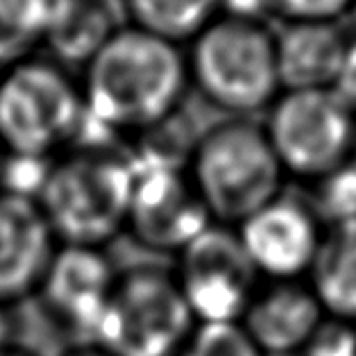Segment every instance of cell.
<instances>
[{"label":"cell","instance_id":"cell-1","mask_svg":"<svg viewBox=\"0 0 356 356\" xmlns=\"http://www.w3.org/2000/svg\"><path fill=\"white\" fill-rule=\"evenodd\" d=\"M188 66L175 43L143 30H116L89 62L82 82L86 132L145 136L175 116Z\"/></svg>","mask_w":356,"mask_h":356},{"label":"cell","instance_id":"cell-2","mask_svg":"<svg viewBox=\"0 0 356 356\" xmlns=\"http://www.w3.org/2000/svg\"><path fill=\"white\" fill-rule=\"evenodd\" d=\"M132 163L114 145H73L53 159L37 195L59 245L105 250L127 229Z\"/></svg>","mask_w":356,"mask_h":356},{"label":"cell","instance_id":"cell-3","mask_svg":"<svg viewBox=\"0 0 356 356\" xmlns=\"http://www.w3.org/2000/svg\"><path fill=\"white\" fill-rule=\"evenodd\" d=\"M186 170L211 220L227 227H238L289 191L264 125L250 118H229L207 129L193 143Z\"/></svg>","mask_w":356,"mask_h":356},{"label":"cell","instance_id":"cell-4","mask_svg":"<svg viewBox=\"0 0 356 356\" xmlns=\"http://www.w3.org/2000/svg\"><path fill=\"white\" fill-rule=\"evenodd\" d=\"M188 80L232 118L268 111L280 98L275 34L261 21L222 14L193 39Z\"/></svg>","mask_w":356,"mask_h":356},{"label":"cell","instance_id":"cell-5","mask_svg":"<svg viewBox=\"0 0 356 356\" xmlns=\"http://www.w3.org/2000/svg\"><path fill=\"white\" fill-rule=\"evenodd\" d=\"M82 86L50 59H21L0 75V147L7 157L55 159L82 134Z\"/></svg>","mask_w":356,"mask_h":356},{"label":"cell","instance_id":"cell-6","mask_svg":"<svg viewBox=\"0 0 356 356\" xmlns=\"http://www.w3.org/2000/svg\"><path fill=\"white\" fill-rule=\"evenodd\" d=\"M188 150L141 136L129 147L132 200L127 229L141 248L159 254H179L213 220L188 177Z\"/></svg>","mask_w":356,"mask_h":356},{"label":"cell","instance_id":"cell-7","mask_svg":"<svg viewBox=\"0 0 356 356\" xmlns=\"http://www.w3.org/2000/svg\"><path fill=\"white\" fill-rule=\"evenodd\" d=\"M195 325L170 268L138 264L118 273L91 345L111 356H177Z\"/></svg>","mask_w":356,"mask_h":356},{"label":"cell","instance_id":"cell-8","mask_svg":"<svg viewBox=\"0 0 356 356\" xmlns=\"http://www.w3.org/2000/svg\"><path fill=\"white\" fill-rule=\"evenodd\" d=\"M264 129L289 181L302 186L356 159V111L332 89L282 91Z\"/></svg>","mask_w":356,"mask_h":356},{"label":"cell","instance_id":"cell-9","mask_svg":"<svg viewBox=\"0 0 356 356\" xmlns=\"http://www.w3.org/2000/svg\"><path fill=\"white\" fill-rule=\"evenodd\" d=\"M170 270L195 323H241L261 284L236 229L218 222L175 254Z\"/></svg>","mask_w":356,"mask_h":356},{"label":"cell","instance_id":"cell-10","mask_svg":"<svg viewBox=\"0 0 356 356\" xmlns=\"http://www.w3.org/2000/svg\"><path fill=\"white\" fill-rule=\"evenodd\" d=\"M234 229L261 282L309 280L327 238L325 222L309 197L291 191Z\"/></svg>","mask_w":356,"mask_h":356},{"label":"cell","instance_id":"cell-11","mask_svg":"<svg viewBox=\"0 0 356 356\" xmlns=\"http://www.w3.org/2000/svg\"><path fill=\"white\" fill-rule=\"evenodd\" d=\"M118 273L105 250L59 245L37 291V300L43 314L75 338V345L93 343Z\"/></svg>","mask_w":356,"mask_h":356},{"label":"cell","instance_id":"cell-12","mask_svg":"<svg viewBox=\"0 0 356 356\" xmlns=\"http://www.w3.org/2000/svg\"><path fill=\"white\" fill-rule=\"evenodd\" d=\"M57 248L37 200L0 191V302L37 298Z\"/></svg>","mask_w":356,"mask_h":356},{"label":"cell","instance_id":"cell-13","mask_svg":"<svg viewBox=\"0 0 356 356\" xmlns=\"http://www.w3.org/2000/svg\"><path fill=\"white\" fill-rule=\"evenodd\" d=\"M327 320L307 280L261 282L241 318V327L266 356H300Z\"/></svg>","mask_w":356,"mask_h":356},{"label":"cell","instance_id":"cell-14","mask_svg":"<svg viewBox=\"0 0 356 356\" xmlns=\"http://www.w3.org/2000/svg\"><path fill=\"white\" fill-rule=\"evenodd\" d=\"M350 37L338 23H286L275 34L282 91L332 89Z\"/></svg>","mask_w":356,"mask_h":356},{"label":"cell","instance_id":"cell-15","mask_svg":"<svg viewBox=\"0 0 356 356\" xmlns=\"http://www.w3.org/2000/svg\"><path fill=\"white\" fill-rule=\"evenodd\" d=\"M307 282L329 320L356 327V227L327 232Z\"/></svg>","mask_w":356,"mask_h":356},{"label":"cell","instance_id":"cell-16","mask_svg":"<svg viewBox=\"0 0 356 356\" xmlns=\"http://www.w3.org/2000/svg\"><path fill=\"white\" fill-rule=\"evenodd\" d=\"M116 30L107 0H57L46 43L64 62H89Z\"/></svg>","mask_w":356,"mask_h":356},{"label":"cell","instance_id":"cell-17","mask_svg":"<svg viewBox=\"0 0 356 356\" xmlns=\"http://www.w3.org/2000/svg\"><path fill=\"white\" fill-rule=\"evenodd\" d=\"M222 0H125L132 28L177 43L193 41L218 19Z\"/></svg>","mask_w":356,"mask_h":356},{"label":"cell","instance_id":"cell-18","mask_svg":"<svg viewBox=\"0 0 356 356\" xmlns=\"http://www.w3.org/2000/svg\"><path fill=\"white\" fill-rule=\"evenodd\" d=\"M55 5L57 0H0V64L28 59L46 41Z\"/></svg>","mask_w":356,"mask_h":356},{"label":"cell","instance_id":"cell-19","mask_svg":"<svg viewBox=\"0 0 356 356\" xmlns=\"http://www.w3.org/2000/svg\"><path fill=\"white\" fill-rule=\"evenodd\" d=\"M307 197L327 232L356 227V159L307 186Z\"/></svg>","mask_w":356,"mask_h":356},{"label":"cell","instance_id":"cell-20","mask_svg":"<svg viewBox=\"0 0 356 356\" xmlns=\"http://www.w3.org/2000/svg\"><path fill=\"white\" fill-rule=\"evenodd\" d=\"M177 356H266L241 323H197Z\"/></svg>","mask_w":356,"mask_h":356},{"label":"cell","instance_id":"cell-21","mask_svg":"<svg viewBox=\"0 0 356 356\" xmlns=\"http://www.w3.org/2000/svg\"><path fill=\"white\" fill-rule=\"evenodd\" d=\"M352 5L354 0H268V14L284 23H338Z\"/></svg>","mask_w":356,"mask_h":356},{"label":"cell","instance_id":"cell-22","mask_svg":"<svg viewBox=\"0 0 356 356\" xmlns=\"http://www.w3.org/2000/svg\"><path fill=\"white\" fill-rule=\"evenodd\" d=\"M300 356H356V327L327 320Z\"/></svg>","mask_w":356,"mask_h":356},{"label":"cell","instance_id":"cell-23","mask_svg":"<svg viewBox=\"0 0 356 356\" xmlns=\"http://www.w3.org/2000/svg\"><path fill=\"white\" fill-rule=\"evenodd\" d=\"M332 91L341 98L347 107H352L356 111V37L350 39V46L345 50L341 71L332 86Z\"/></svg>","mask_w":356,"mask_h":356},{"label":"cell","instance_id":"cell-24","mask_svg":"<svg viewBox=\"0 0 356 356\" xmlns=\"http://www.w3.org/2000/svg\"><path fill=\"white\" fill-rule=\"evenodd\" d=\"M14 345V316L10 304L0 302V352Z\"/></svg>","mask_w":356,"mask_h":356},{"label":"cell","instance_id":"cell-25","mask_svg":"<svg viewBox=\"0 0 356 356\" xmlns=\"http://www.w3.org/2000/svg\"><path fill=\"white\" fill-rule=\"evenodd\" d=\"M59 356H111L107 354L102 347L98 345H91V343H80V345H73V347H68V350L64 354H59Z\"/></svg>","mask_w":356,"mask_h":356},{"label":"cell","instance_id":"cell-26","mask_svg":"<svg viewBox=\"0 0 356 356\" xmlns=\"http://www.w3.org/2000/svg\"><path fill=\"white\" fill-rule=\"evenodd\" d=\"M0 356H39V354H34L32 350H25V347L12 345V347H7L5 352H0Z\"/></svg>","mask_w":356,"mask_h":356},{"label":"cell","instance_id":"cell-27","mask_svg":"<svg viewBox=\"0 0 356 356\" xmlns=\"http://www.w3.org/2000/svg\"><path fill=\"white\" fill-rule=\"evenodd\" d=\"M350 16H352V21H354V28H356V0H354L352 10H350Z\"/></svg>","mask_w":356,"mask_h":356},{"label":"cell","instance_id":"cell-28","mask_svg":"<svg viewBox=\"0 0 356 356\" xmlns=\"http://www.w3.org/2000/svg\"><path fill=\"white\" fill-rule=\"evenodd\" d=\"M3 163H5V152H3V147H0V175H3Z\"/></svg>","mask_w":356,"mask_h":356}]
</instances>
